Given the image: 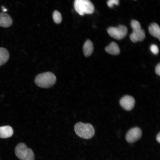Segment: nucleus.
Returning a JSON list of instances; mask_svg holds the SVG:
<instances>
[{
    "label": "nucleus",
    "mask_w": 160,
    "mask_h": 160,
    "mask_svg": "<svg viewBox=\"0 0 160 160\" xmlns=\"http://www.w3.org/2000/svg\"><path fill=\"white\" fill-rule=\"evenodd\" d=\"M119 103L123 108L127 111H130L134 106L135 100L132 96L126 95L121 98Z\"/></svg>",
    "instance_id": "39448f33"
},
{
    "label": "nucleus",
    "mask_w": 160,
    "mask_h": 160,
    "mask_svg": "<svg viewBox=\"0 0 160 160\" xmlns=\"http://www.w3.org/2000/svg\"><path fill=\"white\" fill-rule=\"evenodd\" d=\"M142 132L141 129L138 127H135L129 130L126 135L127 141L129 143L135 142L141 137Z\"/></svg>",
    "instance_id": "20e7f679"
},
{
    "label": "nucleus",
    "mask_w": 160,
    "mask_h": 160,
    "mask_svg": "<svg viewBox=\"0 0 160 160\" xmlns=\"http://www.w3.org/2000/svg\"><path fill=\"white\" fill-rule=\"evenodd\" d=\"M56 78L53 73L48 72L38 75L35 79L36 84L39 87L43 88H48L53 85L55 83Z\"/></svg>",
    "instance_id": "f257e3e1"
},
{
    "label": "nucleus",
    "mask_w": 160,
    "mask_h": 160,
    "mask_svg": "<svg viewBox=\"0 0 160 160\" xmlns=\"http://www.w3.org/2000/svg\"><path fill=\"white\" fill-rule=\"evenodd\" d=\"M155 72L156 74L160 76V64H158L155 68Z\"/></svg>",
    "instance_id": "412c9836"
},
{
    "label": "nucleus",
    "mask_w": 160,
    "mask_h": 160,
    "mask_svg": "<svg viewBox=\"0 0 160 160\" xmlns=\"http://www.w3.org/2000/svg\"><path fill=\"white\" fill-rule=\"evenodd\" d=\"M156 140L159 143H160V133L159 132L157 135L156 137Z\"/></svg>",
    "instance_id": "4be33fe9"
},
{
    "label": "nucleus",
    "mask_w": 160,
    "mask_h": 160,
    "mask_svg": "<svg viewBox=\"0 0 160 160\" xmlns=\"http://www.w3.org/2000/svg\"><path fill=\"white\" fill-rule=\"evenodd\" d=\"M150 50L152 52L154 55L157 54L159 52L158 47L155 44H153L150 46Z\"/></svg>",
    "instance_id": "aec40b11"
},
{
    "label": "nucleus",
    "mask_w": 160,
    "mask_h": 160,
    "mask_svg": "<svg viewBox=\"0 0 160 160\" xmlns=\"http://www.w3.org/2000/svg\"><path fill=\"white\" fill-rule=\"evenodd\" d=\"M94 49L92 42L89 40H87L84 43L83 50L84 55L86 57L90 56L92 53Z\"/></svg>",
    "instance_id": "f8f14e48"
},
{
    "label": "nucleus",
    "mask_w": 160,
    "mask_h": 160,
    "mask_svg": "<svg viewBox=\"0 0 160 160\" xmlns=\"http://www.w3.org/2000/svg\"><path fill=\"white\" fill-rule=\"evenodd\" d=\"M1 7L2 8L3 11L4 12H6L7 11V9H6V8H5L4 7L2 6Z\"/></svg>",
    "instance_id": "5701e85b"
},
{
    "label": "nucleus",
    "mask_w": 160,
    "mask_h": 160,
    "mask_svg": "<svg viewBox=\"0 0 160 160\" xmlns=\"http://www.w3.org/2000/svg\"><path fill=\"white\" fill-rule=\"evenodd\" d=\"M108 53L112 55H117L120 52V49L118 45L114 42H111L105 49Z\"/></svg>",
    "instance_id": "9b49d317"
},
{
    "label": "nucleus",
    "mask_w": 160,
    "mask_h": 160,
    "mask_svg": "<svg viewBox=\"0 0 160 160\" xmlns=\"http://www.w3.org/2000/svg\"><path fill=\"white\" fill-rule=\"evenodd\" d=\"M84 14H90L94 11V6L90 0H83Z\"/></svg>",
    "instance_id": "ddd939ff"
},
{
    "label": "nucleus",
    "mask_w": 160,
    "mask_h": 160,
    "mask_svg": "<svg viewBox=\"0 0 160 160\" xmlns=\"http://www.w3.org/2000/svg\"><path fill=\"white\" fill-rule=\"evenodd\" d=\"M107 31L109 35L113 38L117 40L124 38L127 32V27L123 25H119L118 27H111L108 28Z\"/></svg>",
    "instance_id": "7ed1b4c3"
},
{
    "label": "nucleus",
    "mask_w": 160,
    "mask_h": 160,
    "mask_svg": "<svg viewBox=\"0 0 160 160\" xmlns=\"http://www.w3.org/2000/svg\"><path fill=\"white\" fill-rule=\"evenodd\" d=\"M119 3V0H108L107 2V4L109 7L111 8L113 7L114 4L118 5Z\"/></svg>",
    "instance_id": "6ab92c4d"
},
{
    "label": "nucleus",
    "mask_w": 160,
    "mask_h": 160,
    "mask_svg": "<svg viewBox=\"0 0 160 160\" xmlns=\"http://www.w3.org/2000/svg\"><path fill=\"white\" fill-rule=\"evenodd\" d=\"M148 30L151 35L160 40V28L158 24L156 23L151 24L148 27Z\"/></svg>",
    "instance_id": "9d476101"
},
{
    "label": "nucleus",
    "mask_w": 160,
    "mask_h": 160,
    "mask_svg": "<svg viewBox=\"0 0 160 160\" xmlns=\"http://www.w3.org/2000/svg\"><path fill=\"white\" fill-rule=\"evenodd\" d=\"M12 23V19L9 15L4 12L0 13V26L7 28L11 26Z\"/></svg>",
    "instance_id": "6e6552de"
},
{
    "label": "nucleus",
    "mask_w": 160,
    "mask_h": 160,
    "mask_svg": "<svg viewBox=\"0 0 160 160\" xmlns=\"http://www.w3.org/2000/svg\"><path fill=\"white\" fill-rule=\"evenodd\" d=\"M52 17L54 22L57 24L60 23L62 20L61 13L57 10H55L53 12Z\"/></svg>",
    "instance_id": "dca6fc26"
},
{
    "label": "nucleus",
    "mask_w": 160,
    "mask_h": 160,
    "mask_svg": "<svg viewBox=\"0 0 160 160\" xmlns=\"http://www.w3.org/2000/svg\"><path fill=\"white\" fill-rule=\"evenodd\" d=\"M28 149V148L25 144L20 143L15 148V154L18 158L23 160L26 154Z\"/></svg>",
    "instance_id": "0eeeda50"
},
{
    "label": "nucleus",
    "mask_w": 160,
    "mask_h": 160,
    "mask_svg": "<svg viewBox=\"0 0 160 160\" xmlns=\"http://www.w3.org/2000/svg\"><path fill=\"white\" fill-rule=\"evenodd\" d=\"M74 129L76 134L84 139H90L93 137L95 133L93 126L89 123L78 122L75 125Z\"/></svg>",
    "instance_id": "f03ea898"
},
{
    "label": "nucleus",
    "mask_w": 160,
    "mask_h": 160,
    "mask_svg": "<svg viewBox=\"0 0 160 160\" xmlns=\"http://www.w3.org/2000/svg\"><path fill=\"white\" fill-rule=\"evenodd\" d=\"M74 7L76 11L81 15H84L83 0H75Z\"/></svg>",
    "instance_id": "2eb2a0df"
},
{
    "label": "nucleus",
    "mask_w": 160,
    "mask_h": 160,
    "mask_svg": "<svg viewBox=\"0 0 160 160\" xmlns=\"http://www.w3.org/2000/svg\"><path fill=\"white\" fill-rule=\"evenodd\" d=\"M130 25L133 31L141 28L140 23L136 20H132Z\"/></svg>",
    "instance_id": "a211bd4d"
},
{
    "label": "nucleus",
    "mask_w": 160,
    "mask_h": 160,
    "mask_svg": "<svg viewBox=\"0 0 160 160\" xmlns=\"http://www.w3.org/2000/svg\"><path fill=\"white\" fill-rule=\"evenodd\" d=\"M145 36L144 30L142 28L133 31L130 35V40L134 43L143 40Z\"/></svg>",
    "instance_id": "423d86ee"
},
{
    "label": "nucleus",
    "mask_w": 160,
    "mask_h": 160,
    "mask_svg": "<svg viewBox=\"0 0 160 160\" xmlns=\"http://www.w3.org/2000/svg\"><path fill=\"white\" fill-rule=\"evenodd\" d=\"M13 131L12 128L9 126L0 127V137L6 138L11 137L13 135Z\"/></svg>",
    "instance_id": "1a4fd4ad"
},
{
    "label": "nucleus",
    "mask_w": 160,
    "mask_h": 160,
    "mask_svg": "<svg viewBox=\"0 0 160 160\" xmlns=\"http://www.w3.org/2000/svg\"><path fill=\"white\" fill-rule=\"evenodd\" d=\"M9 57V53L7 49L3 47H0V66L8 61Z\"/></svg>",
    "instance_id": "4468645a"
},
{
    "label": "nucleus",
    "mask_w": 160,
    "mask_h": 160,
    "mask_svg": "<svg viewBox=\"0 0 160 160\" xmlns=\"http://www.w3.org/2000/svg\"><path fill=\"white\" fill-rule=\"evenodd\" d=\"M23 160H34V154L31 149L28 148L26 154Z\"/></svg>",
    "instance_id": "f3484780"
}]
</instances>
